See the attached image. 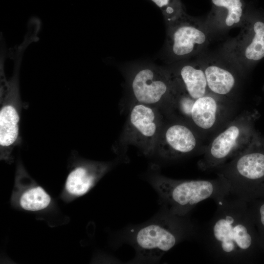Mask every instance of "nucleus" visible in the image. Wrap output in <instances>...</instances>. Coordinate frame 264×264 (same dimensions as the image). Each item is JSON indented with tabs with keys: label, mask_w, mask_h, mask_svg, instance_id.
Segmentation results:
<instances>
[{
	"label": "nucleus",
	"mask_w": 264,
	"mask_h": 264,
	"mask_svg": "<svg viewBox=\"0 0 264 264\" xmlns=\"http://www.w3.org/2000/svg\"><path fill=\"white\" fill-rule=\"evenodd\" d=\"M229 196L215 201L216 211L201 229L200 239L218 262L250 263L262 247L258 233L248 202Z\"/></svg>",
	"instance_id": "1"
},
{
	"label": "nucleus",
	"mask_w": 264,
	"mask_h": 264,
	"mask_svg": "<svg viewBox=\"0 0 264 264\" xmlns=\"http://www.w3.org/2000/svg\"><path fill=\"white\" fill-rule=\"evenodd\" d=\"M127 240L136 251V261L155 262L179 242L200 239L201 228L188 217L164 208L151 220L129 230Z\"/></svg>",
	"instance_id": "2"
},
{
	"label": "nucleus",
	"mask_w": 264,
	"mask_h": 264,
	"mask_svg": "<svg viewBox=\"0 0 264 264\" xmlns=\"http://www.w3.org/2000/svg\"><path fill=\"white\" fill-rule=\"evenodd\" d=\"M150 183L163 205L172 213L182 216L206 199L215 201L230 195V185L221 175L210 179L177 180L154 175Z\"/></svg>",
	"instance_id": "3"
},
{
	"label": "nucleus",
	"mask_w": 264,
	"mask_h": 264,
	"mask_svg": "<svg viewBox=\"0 0 264 264\" xmlns=\"http://www.w3.org/2000/svg\"><path fill=\"white\" fill-rule=\"evenodd\" d=\"M217 169L230 185V195L247 202L264 198V144L256 135L241 153Z\"/></svg>",
	"instance_id": "4"
},
{
	"label": "nucleus",
	"mask_w": 264,
	"mask_h": 264,
	"mask_svg": "<svg viewBox=\"0 0 264 264\" xmlns=\"http://www.w3.org/2000/svg\"><path fill=\"white\" fill-rule=\"evenodd\" d=\"M254 115L244 112L236 117L210 142L198 162L203 171L217 169L244 151L256 135Z\"/></svg>",
	"instance_id": "5"
},
{
	"label": "nucleus",
	"mask_w": 264,
	"mask_h": 264,
	"mask_svg": "<svg viewBox=\"0 0 264 264\" xmlns=\"http://www.w3.org/2000/svg\"><path fill=\"white\" fill-rule=\"evenodd\" d=\"M27 45L18 49L13 75L0 93V148L1 155L6 157L20 143L19 122L22 102L20 92L19 74L23 52Z\"/></svg>",
	"instance_id": "6"
},
{
	"label": "nucleus",
	"mask_w": 264,
	"mask_h": 264,
	"mask_svg": "<svg viewBox=\"0 0 264 264\" xmlns=\"http://www.w3.org/2000/svg\"><path fill=\"white\" fill-rule=\"evenodd\" d=\"M223 54L230 62L246 67L264 57V22L246 20L238 35L226 43Z\"/></svg>",
	"instance_id": "7"
},
{
	"label": "nucleus",
	"mask_w": 264,
	"mask_h": 264,
	"mask_svg": "<svg viewBox=\"0 0 264 264\" xmlns=\"http://www.w3.org/2000/svg\"><path fill=\"white\" fill-rule=\"evenodd\" d=\"M132 94L141 104L151 105L172 99L174 82L171 71L154 66L138 67L131 79Z\"/></svg>",
	"instance_id": "8"
},
{
	"label": "nucleus",
	"mask_w": 264,
	"mask_h": 264,
	"mask_svg": "<svg viewBox=\"0 0 264 264\" xmlns=\"http://www.w3.org/2000/svg\"><path fill=\"white\" fill-rule=\"evenodd\" d=\"M167 27L168 50L175 59L189 57L207 44L208 35L205 27L187 14Z\"/></svg>",
	"instance_id": "9"
},
{
	"label": "nucleus",
	"mask_w": 264,
	"mask_h": 264,
	"mask_svg": "<svg viewBox=\"0 0 264 264\" xmlns=\"http://www.w3.org/2000/svg\"><path fill=\"white\" fill-rule=\"evenodd\" d=\"M159 130L158 117L150 105L138 103L132 108L125 129L127 140L150 155L155 150Z\"/></svg>",
	"instance_id": "10"
},
{
	"label": "nucleus",
	"mask_w": 264,
	"mask_h": 264,
	"mask_svg": "<svg viewBox=\"0 0 264 264\" xmlns=\"http://www.w3.org/2000/svg\"><path fill=\"white\" fill-rule=\"evenodd\" d=\"M198 144V136L192 129L184 124H174L161 137L160 154L169 159L179 158L195 152Z\"/></svg>",
	"instance_id": "11"
},
{
	"label": "nucleus",
	"mask_w": 264,
	"mask_h": 264,
	"mask_svg": "<svg viewBox=\"0 0 264 264\" xmlns=\"http://www.w3.org/2000/svg\"><path fill=\"white\" fill-rule=\"evenodd\" d=\"M212 10L207 24L214 29L223 30L238 27L245 20L243 0H211Z\"/></svg>",
	"instance_id": "12"
},
{
	"label": "nucleus",
	"mask_w": 264,
	"mask_h": 264,
	"mask_svg": "<svg viewBox=\"0 0 264 264\" xmlns=\"http://www.w3.org/2000/svg\"><path fill=\"white\" fill-rule=\"evenodd\" d=\"M219 97L209 93L195 99L190 119L196 127L207 131L217 125L222 112V105Z\"/></svg>",
	"instance_id": "13"
},
{
	"label": "nucleus",
	"mask_w": 264,
	"mask_h": 264,
	"mask_svg": "<svg viewBox=\"0 0 264 264\" xmlns=\"http://www.w3.org/2000/svg\"><path fill=\"white\" fill-rule=\"evenodd\" d=\"M172 72L177 83L191 98L196 99L210 93L202 65L186 63Z\"/></svg>",
	"instance_id": "14"
},
{
	"label": "nucleus",
	"mask_w": 264,
	"mask_h": 264,
	"mask_svg": "<svg viewBox=\"0 0 264 264\" xmlns=\"http://www.w3.org/2000/svg\"><path fill=\"white\" fill-rule=\"evenodd\" d=\"M107 169L108 166L97 164L76 167L68 175L66 183V190L74 195H84Z\"/></svg>",
	"instance_id": "15"
},
{
	"label": "nucleus",
	"mask_w": 264,
	"mask_h": 264,
	"mask_svg": "<svg viewBox=\"0 0 264 264\" xmlns=\"http://www.w3.org/2000/svg\"><path fill=\"white\" fill-rule=\"evenodd\" d=\"M203 68L211 93L222 97L232 92L236 85V79L230 70L215 63H209Z\"/></svg>",
	"instance_id": "16"
},
{
	"label": "nucleus",
	"mask_w": 264,
	"mask_h": 264,
	"mask_svg": "<svg viewBox=\"0 0 264 264\" xmlns=\"http://www.w3.org/2000/svg\"><path fill=\"white\" fill-rule=\"evenodd\" d=\"M50 196L41 187L32 188L26 191L20 198L21 207L28 211H39L44 209L50 203Z\"/></svg>",
	"instance_id": "17"
},
{
	"label": "nucleus",
	"mask_w": 264,
	"mask_h": 264,
	"mask_svg": "<svg viewBox=\"0 0 264 264\" xmlns=\"http://www.w3.org/2000/svg\"><path fill=\"white\" fill-rule=\"evenodd\" d=\"M161 10L167 26L187 14L180 0H151Z\"/></svg>",
	"instance_id": "18"
},
{
	"label": "nucleus",
	"mask_w": 264,
	"mask_h": 264,
	"mask_svg": "<svg viewBox=\"0 0 264 264\" xmlns=\"http://www.w3.org/2000/svg\"><path fill=\"white\" fill-rule=\"evenodd\" d=\"M249 210L264 249V198L248 203Z\"/></svg>",
	"instance_id": "19"
}]
</instances>
